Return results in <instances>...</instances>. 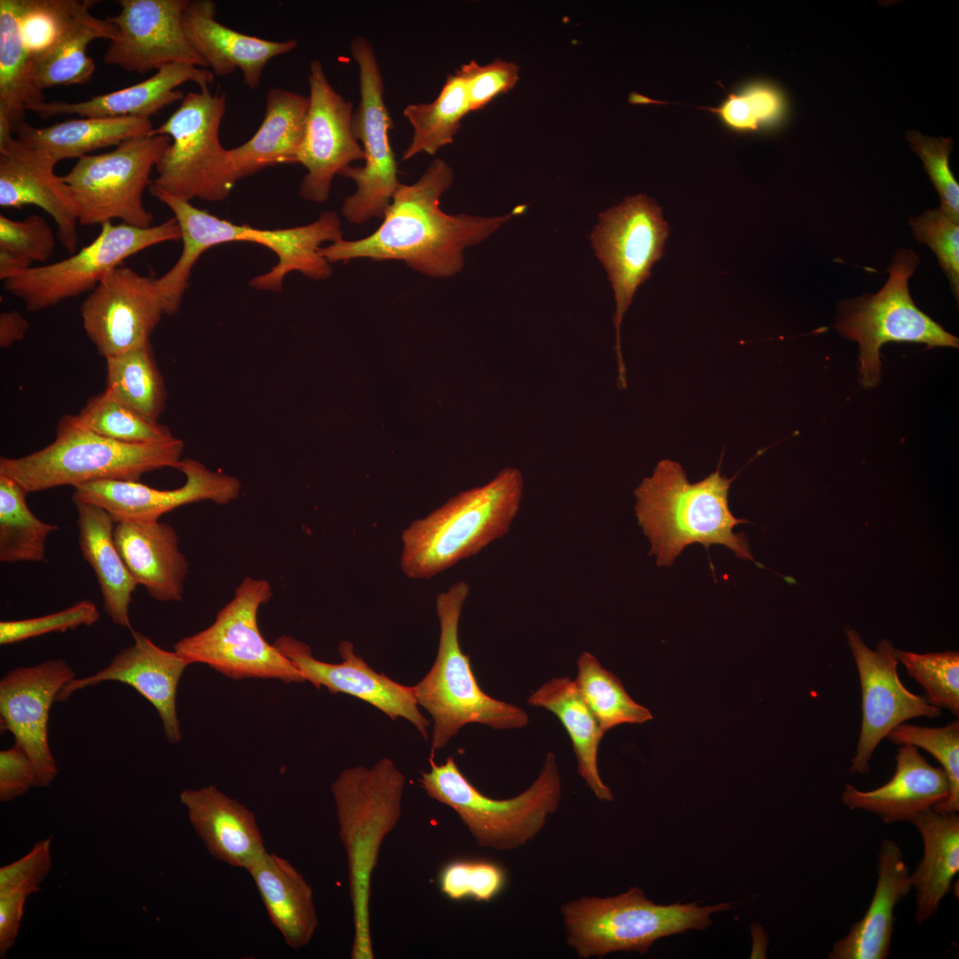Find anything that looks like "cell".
Instances as JSON below:
<instances>
[{"label": "cell", "mask_w": 959, "mask_h": 959, "mask_svg": "<svg viewBox=\"0 0 959 959\" xmlns=\"http://www.w3.org/2000/svg\"><path fill=\"white\" fill-rule=\"evenodd\" d=\"M170 138L145 135L124 140L111 151L77 159L61 176L82 226L122 223L149 227L154 215L144 206L143 192Z\"/></svg>", "instance_id": "cell-13"}, {"label": "cell", "mask_w": 959, "mask_h": 959, "mask_svg": "<svg viewBox=\"0 0 959 959\" xmlns=\"http://www.w3.org/2000/svg\"><path fill=\"white\" fill-rule=\"evenodd\" d=\"M898 662L924 689L927 701L959 715V653L916 654L897 649Z\"/></svg>", "instance_id": "cell-46"}, {"label": "cell", "mask_w": 959, "mask_h": 959, "mask_svg": "<svg viewBox=\"0 0 959 959\" xmlns=\"http://www.w3.org/2000/svg\"><path fill=\"white\" fill-rule=\"evenodd\" d=\"M669 226L662 208L646 194L628 196L598 214L590 234L595 255L605 268L615 300L614 325L618 385L626 388V369L621 349V324L638 287L662 257Z\"/></svg>", "instance_id": "cell-15"}, {"label": "cell", "mask_w": 959, "mask_h": 959, "mask_svg": "<svg viewBox=\"0 0 959 959\" xmlns=\"http://www.w3.org/2000/svg\"><path fill=\"white\" fill-rule=\"evenodd\" d=\"M273 596L265 579L246 577L234 598L204 630L174 644V651L190 664L203 663L235 680L277 679L286 684L305 682L301 672L262 636L258 613Z\"/></svg>", "instance_id": "cell-11"}, {"label": "cell", "mask_w": 959, "mask_h": 959, "mask_svg": "<svg viewBox=\"0 0 959 959\" xmlns=\"http://www.w3.org/2000/svg\"><path fill=\"white\" fill-rule=\"evenodd\" d=\"M519 470L502 469L490 481L450 497L401 533L400 569L409 579H431L477 555L505 535L522 500Z\"/></svg>", "instance_id": "cell-4"}, {"label": "cell", "mask_w": 959, "mask_h": 959, "mask_svg": "<svg viewBox=\"0 0 959 959\" xmlns=\"http://www.w3.org/2000/svg\"><path fill=\"white\" fill-rule=\"evenodd\" d=\"M732 908L729 903L657 905L638 887L608 898L583 897L561 907L567 942L578 957H603L617 951L648 952L660 938L688 930H704L711 915Z\"/></svg>", "instance_id": "cell-9"}, {"label": "cell", "mask_w": 959, "mask_h": 959, "mask_svg": "<svg viewBox=\"0 0 959 959\" xmlns=\"http://www.w3.org/2000/svg\"><path fill=\"white\" fill-rule=\"evenodd\" d=\"M527 702L553 713L566 729L573 745L577 772L600 801H613L614 795L601 780L598 767L600 741L606 733L568 677L552 678L531 693Z\"/></svg>", "instance_id": "cell-38"}, {"label": "cell", "mask_w": 959, "mask_h": 959, "mask_svg": "<svg viewBox=\"0 0 959 959\" xmlns=\"http://www.w3.org/2000/svg\"><path fill=\"white\" fill-rule=\"evenodd\" d=\"M114 540L128 570L151 598L161 602L182 600L189 565L170 525L120 520L114 527Z\"/></svg>", "instance_id": "cell-29"}, {"label": "cell", "mask_w": 959, "mask_h": 959, "mask_svg": "<svg viewBox=\"0 0 959 959\" xmlns=\"http://www.w3.org/2000/svg\"><path fill=\"white\" fill-rule=\"evenodd\" d=\"M28 205L51 216L62 247L75 253L79 222L67 185L53 169L39 162L0 118V206L20 210Z\"/></svg>", "instance_id": "cell-25"}, {"label": "cell", "mask_w": 959, "mask_h": 959, "mask_svg": "<svg viewBox=\"0 0 959 959\" xmlns=\"http://www.w3.org/2000/svg\"><path fill=\"white\" fill-rule=\"evenodd\" d=\"M188 0H118L119 13L107 18L116 28L103 60L144 74L171 64L207 67L185 32L183 13Z\"/></svg>", "instance_id": "cell-20"}, {"label": "cell", "mask_w": 959, "mask_h": 959, "mask_svg": "<svg viewBox=\"0 0 959 959\" xmlns=\"http://www.w3.org/2000/svg\"><path fill=\"white\" fill-rule=\"evenodd\" d=\"M153 129L150 118L78 117L44 128L24 122L14 133L39 162L54 170L60 161L116 147L131 138L148 135Z\"/></svg>", "instance_id": "cell-33"}, {"label": "cell", "mask_w": 959, "mask_h": 959, "mask_svg": "<svg viewBox=\"0 0 959 959\" xmlns=\"http://www.w3.org/2000/svg\"><path fill=\"white\" fill-rule=\"evenodd\" d=\"M106 392L149 419L157 421L167 392L150 342L106 359Z\"/></svg>", "instance_id": "cell-42"}, {"label": "cell", "mask_w": 959, "mask_h": 959, "mask_svg": "<svg viewBox=\"0 0 959 959\" xmlns=\"http://www.w3.org/2000/svg\"><path fill=\"white\" fill-rule=\"evenodd\" d=\"M908 867L899 844L883 840L877 857V881L868 910L849 932L834 943L829 959H886L894 930V909L912 888Z\"/></svg>", "instance_id": "cell-32"}, {"label": "cell", "mask_w": 959, "mask_h": 959, "mask_svg": "<svg viewBox=\"0 0 959 959\" xmlns=\"http://www.w3.org/2000/svg\"><path fill=\"white\" fill-rule=\"evenodd\" d=\"M28 892L0 896V957L5 958L19 933Z\"/></svg>", "instance_id": "cell-57"}, {"label": "cell", "mask_w": 959, "mask_h": 959, "mask_svg": "<svg viewBox=\"0 0 959 959\" xmlns=\"http://www.w3.org/2000/svg\"><path fill=\"white\" fill-rule=\"evenodd\" d=\"M309 107L297 163L307 172L299 186V195L309 202L322 203L329 196L336 175L357 160L365 161L362 147L353 130V109L328 80L318 59L310 62Z\"/></svg>", "instance_id": "cell-19"}, {"label": "cell", "mask_w": 959, "mask_h": 959, "mask_svg": "<svg viewBox=\"0 0 959 959\" xmlns=\"http://www.w3.org/2000/svg\"><path fill=\"white\" fill-rule=\"evenodd\" d=\"M77 511L78 543L99 583L106 614L115 624L131 630L129 607L137 585L115 540V521L103 508L72 498Z\"/></svg>", "instance_id": "cell-36"}, {"label": "cell", "mask_w": 959, "mask_h": 959, "mask_svg": "<svg viewBox=\"0 0 959 959\" xmlns=\"http://www.w3.org/2000/svg\"><path fill=\"white\" fill-rule=\"evenodd\" d=\"M131 634L134 639L131 646L123 648L107 666L96 673L74 678L59 692L57 701H66L75 692L101 682L128 685L156 709L167 741L178 743L182 733L177 713V691L190 663L176 651L160 647L141 632L132 630Z\"/></svg>", "instance_id": "cell-24"}, {"label": "cell", "mask_w": 959, "mask_h": 959, "mask_svg": "<svg viewBox=\"0 0 959 959\" xmlns=\"http://www.w3.org/2000/svg\"><path fill=\"white\" fill-rule=\"evenodd\" d=\"M350 53L359 67L360 102L353 111V130L361 142L365 164L349 166L342 176L356 183V191L342 206L343 216L361 224L373 217L383 218L399 188L398 164L389 131L392 119L384 100V80L370 42L363 36L351 41Z\"/></svg>", "instance_id": "cell-16"}, {"label": "cell", "mask_w": 959, "mask_h": 959, "mask_svg": "<svg viewBox=\"0 0 959 959\" xmlns=\"http://www.w3.org/2000/svg\"><path fill=\"white\" fill-rule=\"evenodd\" d=\"M848 644L859 673L861 687V726L850 771L866 774L880 741L897 725L918 717L935 718L940 709L923 695L910 692L897 671V649L882 639L876 649L868 648L857 630L845 628Z\"/></svg>", "instance_id": "cell-17"}, {"label": "cell", "mask_w": 959, "mask_h": 959, "mask_svg": "<svg viewBox=\"0 0 959 959\" xmlns=\"http://www.w3.org/2000/svg\"><path fill=\"white\" fill-rule=\"evenodd\" d=\"M29 328L28 320L16 310L4 311L0 314V346L9 348L22 340Z\"/></svg>", "instance_id": "cell-58"}, {"label": "cell", "mask_w": 959, "mask_h": 959, "mask_svg": "<svg viewBox=\"0 0 959 959\" xmlns=\"http://www.w3.org/2000/svg\"><path fill=\"white\" fill-rule=\"evenodd\" d=\"M55 249V234L43 217L32 214L15 220L0 215V250L31 266L33 262L49 260Z\"/></svg>", "instance_id": "cell-51"}, {"label": "cell", "mask_w": 959, "mask_h": 959, "mask_svg": "<svg viewBox=\"0 0 959 959\" xmlns=\"http://www.w3.org/2000/svg\"><path fill=\"white\" fill-rule=\"evenodd\" d=\"M58 4L59 0H19L21 36L33 56L48 47L56 36Z\"/></svg>", "instance_id": "cell-55"}, {"label": "cell", "mask_w": 959, "mask_h": 959, "mask_svg": "<svg viewBox=\"0 0 959 959\" xmlns=\"http://www.w3.org/2000/svg\"><path fill=\"white\" fill-rule=\"evenodd\" d=\"M188 82L196 83L199 88L209 86L214 82V74L205 67L194 65L171 64L138 83L96 95L87 100H44L28 107L27 110L42 118L63 115L78 117L150 118L165 107L182 100L185 96L177 88Z\"/></svg>", "instance_id": "cell-27"}, {"label": "cell", "mask_w": 959, "mask_h": 959, "mask_svg": "<svg viewBox=\"0 0 959 959\" xmlns=\"http://www.w3.org/2000/svg\"><path fill=\"white\" fill-rule=\"evenodd\" d=\"M75 674L63 659L9 670L0 681L1 732H10L36 770V787L49 786L59 769L48 738L51 707Z\"/></svg>", "instance_id": "cell-21"}, {"label": "cell", "mask_w": 959, "mask_h": 959, "mask_svg": "<svg viewBox=\"0 0 959 959\" xmlns=\"http://www.w3.org/2000/svg\"><path fill=\"white\" fill-rule=\"evenodd\" d=\"M308 107V97L280 87L267 91L258 129L245 143L228 149L240 179L274 165L297 163Z\"/></svg>", "instance_id": "cell-35"}, {"label": "cell", "mask_w": 959, "mask_h": 959, "mask_svg": "<svg viewBox=\"0 0 959 959\" xmlns=\"http://www.w3.org/2000/svg\"><path fill=\"white\" fill-rule=\"evenodd\" d=\"M80 313L84 332L107 359L150 342L165 306L155 279L120 266L90 292Z\"/></svg>", "instance_id": "cell-18"}, {"label": "cell", "mask_w": 959, "mask_h": 959, "mask_svg": "<svg viewBox=\"0 0 959 959\" xmlns=\"http://www.w3.org/2000/svg\"><path fill=\"white\" fill-rule=\"evenodd\" d=\"M273 646L301 672L305 681L317 689L322 686L332 693H345L362 700L384 713L392 720L402 717L428 739V719L420 712L412 686H403L384 673H377L354 652L353 644L344 640L338 646L340 663L316 659L305 642L288 635L279 637Z\"/></svg>", "instance_id": "cell-22"}, {"label": "cell", "mask_w": 959, "mask_h": 959, "mask_svg": "<svg viewBox=\"0 0 959 959\" xmlns=\"http://www.w3.org/2000/svg\"><path fill=\"white\" fill-rule=\"evenodd\" d=\"M99 616L96 605L84 599L63 610L43 616L2 621L0 644L12 645L52 632H65L81 626H91Z\"/></svg>", "instance_id": "cell-50"}, {"label": "cell", "mask_w": 959, "mask_h": 959, "mask_svg": "<svg viewBox=\"0 0 959 959\" xmlns=\"http://www.w3.org/2000/svg\"><path fill=\"white\" fill-rule=\"evenodd\" d=\"M35 767L27 752L16 742L0 751V801L8 802L36 786Z\"/></svg>", "instance_id": "cell-56"}, {"label": "cell", "mask_w": 959, "mask_h": 959, "mask_svg": "<svg viewBox=\"0 0 959 959\" xmlns=\"http://www.w3.org/2000/svg\"><path fill=\"white\" fill-rule=\"evenodd\" d=\"M898 745L909 744L931 754L941 765L948 782L947 797L932 807L941 813L959 812V720L954 719L945 726L926 727L902 723L886 737Z\"/></svg>", "instance_id": "cell-45"}, {"label": "cell", "mask_w": 959, "mask_h": 959, "mask_svg": "<svg viewBox=\"0 0 959 959\" xmlns=\"http://www.w3.org/2000/svg\"><path fill=\"white\" fill-rule=\"evenodd\" d=\"M216 14L213 1L188 0L183 25L191 45L218 76L240 69L243 83L256 89L268 62L297 46L295 39L273 41L236 31L217 20Z\"/></svg>", "instance_id": "cell-26"}, {"label": "cell", "mask_w": 959, "mask_h": 959, "mask_svg": "<svg viewBox=\"0 0 959 959\" xmlns=\"http://www.w3.org/2000/svg\"><path fill=\"white\" fill-rule=\"evenodd\" d=\"M892 779L881 787L862 791L845 784L842 802L851 810H864L885 823L911 822L921 812L934 807L949 793V782L939 767L930 765L913 745L897 750Z\"/></svg>", "instance_id": "cell-28"}, {"label": "cell", "mask_w": 959, "mask_h": 959, "mask_svg": "<svg viewBox=\"0 0 959 959\" xmlns=\"http://www.w3.org/2000/svg\"><path fill=\"white\" fill-rule=\"evenodd\" d=\"M148 188L152 196L170 209L181 234L183 247L179 258L164 274L155 279L170 315L179 311L192 270L200 257L210 248L222 243L250 242L276 254L277 264L250 281L257 289L281 291L285 276L293 271L313 280H324L332 273L330 264L320 250L324 242L343 239L341 221L334 211H325L317 220L305 226L261 229L220 218L152 185Z\"/></svg>", "instance_id": "cell-2"}, {"label": "cell", "mask_w": 959, "mask_h": 959, "mask_svg": "<svg viewBox=\"0 0 959 959\" xmlns=\"http://www.w3.org/2000/svg\"><path fill=\"white\" fill-rule=\"evenodd\" d=\"M28 490L0 474V561L45 562V543L58 526L37 518L27 503Z\"/></svg>", "instance_id": "cell-40"}, {"label": "cell", "mask_w": 959, "mask_h": 959, "mask_svg": "<svg viewBox=\"0 0 959 959\" xmlns=\"http://www.w3.org/2000/svg\"><path fill=\"white\" fill-rule=\"evenodd\" d=\"M226 109L225 92L212 93L205 86L187 93L169 118L149 132L170 138L152 186L189 202L228 197L240 178L219 139Z\"/></svg>", "instance_id": "cell-10"}, {"label": "cell", "mask_w": 959, "mask_h": 959, "mask_svg": "<svg viewBox=\"0 0 959 959\" xmlns=\"http://www.w3.org/2000/svg\"><path fill=\"white\" fill-rule=\"evenodd\" d=\"M44 99L33 76V54L21 36L19 0H0V118L14 133L28 107Z\"/></svg>", "instance_id": "cell-39"}, {"label": "cell", "mask_w": 959, "mask_h": 959, "mask_svg": "<svg viewBox=\"0 0 959 959\" xmlns=\"http://www.w3.org/2000/svg\"><path fill=\"white\" fill-rule=\"evenodd\" d=\"M576 664L575 682L605 733L622 724H644L653 719L650 710L637 703L620 678L604 668L592 654L583 652Z\"/></svg>", "instance_id": "cell-43"}, {"label": "cell", "mask_w": 959, "mask_h": 959, "mask_svg": "<svg viewBox=\"0 0 959 959\" xmlns=\"http://www.w3.org/2000/svg\"><path fill=\"white\" fill-rule=\"evenodd\" d=\"M699 108L717 114L724 124L735 131L748 132L775 123L782 115L784 99L776 88L758 83L728 94L717 107Z\"/></svg>", "instance_id": "cell-48"}, {"label": "cell", "mask_w": 959, "mask_h": 959, "mask_svg": "<svg viewBox=\"0 0 959 959\" xmlns=\"http://www.w3.org/2000/svg\"><path fill=\"white\" fill-rule=\"evenodd\" d=\"M405 777L390 758L370 768L343 770L331 784L339 836L348 868L353 907L352 959H373L370 931L371 878L386 836L401 815Z\"/></svg>", "instance_id": "cell-5"}, {"label": "cell", "mask_w": 959, "mask_h": 959, "mask_svg": "<svg viewBox=\"0 0 959 959\" xmlns=\"http://www.w3.org/2000/svg\"><path fill=\"white\" fill-rule=\"evenodd\" d=\"M469 592V584L459 581L437 596L440 638L436 659L429 672L412 686L418 705L433 720L432 752L442 749L468 724L503 730L523 728L529 721L522 708L495 699L480 688L470 657L462 651L458 627Z\"/></svg>", "instance_id": "cell-7"}, {"label": "cell", "mask_w": 959, "mask_h": 959, "mask_svg": "<svg viewBox=\"0 0 959 959\" xmlns=\"http://www.w3.org/2000/svg\"><path fill=\"white\" fill-rule=\"evenodd\" d=\"M907 138L911 148L922 159L925 170L939 193V208L953 219L959 221V184L948 164L949 153L953 147L952 139L925 137L915 131H909Z\"/></svg>", "instance_id": "cell-52"}, {"label": "cell", "mask_w": 959, "mask_h": 959, "mask_svg": "<svg viewBox=\"0 0 959 959\" xmlns=\"http://www.w3.org/2000/svg\"><path fill=\"white\" fill-rule=\"evenodd\" d=\"M184 442L176 437L130 444L101 436L75 415L62 416L55 440L28 455L0 458V474L21 484L28 493L107 480L139 481L145 473L179 468Z\"/></svg>", "instance_id": "cell-6"}, {"label": "cell", "mask_w": 959, "mask_h": 959, "mask_svg": "<svg viewBox=\"0 0 959 959\" xmlns=\"http://www.w3.org/2000/svg\"><path fill=\"white\" fill-rule=\"evenodd\" d=\"M453 179L448 163L434 159L416 182L400 185L374 233L360 240L340 239L322 247L321 255L329 264L355 258L401 260L432 277L457 273L464 266L465 248L486 240L526 206L491 218L447 214L440 198Z\"/></svg>", "instance_id": "cell-1"}, {"label": "cell", "mask_w": 959, "mask_h": 959, "mask_svg": "<svg viewBox=\"0 0 959 959\" xmlns=\"http://www.w3.org/2000/svg\"><path fill=\"white\" fill-rule=\"evenodd\" d=\"M733 480L717 468L690 483L684 468L668 459L660 461L653 474L642 480L634 491V511L650 541L649 555L655 556L658 566H671L686 546L695 543L707 549L722 544L738 558L754 561L746 536L733 532L738 524L749 521L734 517L729 509Z\"/></svg>", "instance_id": "cell-3"}, {"label": "cell", "mask_w": 959, "mask_h": 959, "mask_svg": "<svg viewBox=\"0 0 959 959\" xmlns=\"http://www.w3.org/2000/svg\"><path fill=\"white\" fill-rule=\"evenodd\" d=\"M96 3L59 0L56 36L48 47L33 56V76L40 90L91 81L95 63L87 55L89 44L95 39L111 41L118 33L108 19L91 13Z\"/></svg>", "instance_id": "cell-31"}, {"label": "cell", "mask_w": 959, "mask_h": 959, "mask_svg": "<svg viewBox=\"0 0 959 959\" xmlns=\"http://www.w3.org/2000/svg\"><path fill=\"white\" fill-rule=\"evenodd\" d=\"M919 263L912 250L901 249L892 257L889 279L876 294L840 304L836 328L860 345V382L872 387L881 376L880 348L887 342H913L935 346L958 347V338L916 307L908 289V279Z\"/></svg>", "instance_id": "cell-12"}, {"label": "cell", "mask_w": 959, "mask_h": 959, "mask_svg": "<svg viewBox=\"0 0 959 959\" xmlns=\"http://www.w3.org/2000/svg\"><path fill=\"white\" fill-rule=\"evenodd\" d=\"M429 764V771L420 772L422 789L452 808L481 847L509 851L526 844L543 828L561 799V776L552 752L546 754L531 786L507 799L481 793L460 771L453 755L437 764L432 752Z\"/></svg>", "instance_id": "cell-8"}, {"label": "cell", "mask_w": 959, "mask_h": 959, "mask_svg": "<svg viewBox=\"0 0 959 959\" xmlns=\"http://www.w3.org/2000/svg\"><path fill=\"white\" fill-rule=\"evenodd\" d=\"M911 823L923 843V858L909 876L916 891L915 918L920 925L937 913L959 872V816L930 808L919 812Z\"/></svg>", "instance_id": "cell-37"}, {"label": "cell", "mask_w": 959, "mask_h": 959, "mask_svg": "<svg viewBox=\"0 0 959 959\" xmlns=\"http://www.w3.org/2000/svg\"><path fill=\"white\" fill-rule=\"evenodd\" d=\"M180 801L196 834L216 860L245 869L266 851L255 814L214 785L185 789Z\"/></svg>", "instance_id": "cell-30"}, {"label": "cell", "mask_w": 959, "mask_h": 959, "mask_svg": "<svg viewBox=\"0 0 959 959\" xmlns=\"http://www.w3.org/2000/svg\"><path fill=\"white\" fill-rule=\"evenodd\" d=\"M178 470L186 476L184 485L178 488L156 489L140 481L107 480L74 487L72 498L105 509L116 523L125 519L159 520L163 514L183 505L201 501L227 504L240 495L238 479L212 471L197 460L182 459Z\"/></svg>", "instance_id": "cell-23"}, {"label": "cell", "mask_w": 959, "mask_h": 959, "mask_svg": "<svg viewBox=\"0 0 959 959\" xmlns=\"http://www.w3.org/2000/svg\"><path fill=\"white\" fill-rule=\"evenodd\" d=\"M245 869L286 944L293 949L306 946L319 918L312 888L301 873L286 859L266 851Z\"/></svg>", "instance_id": "cell-34"}, {"label": "cell", "mask_w": 959, "mask_h": 959, "mask_svg": "<svg viewBox=\"0 0 959 959\" xmlns=\"http://www.w3.org/2000/svg\"><path fill=\"white\" fill-rule=\"evenodd\" d=\"M909 224L915 239L927 244L936 254L949 281L950 288L958 299L959 221L937 208L925 210L921 216L911 218Z\"/></svg>", "instance_id": "cell-49"}, {"label": "cell", "mask_w": 959, "mask_h": 959, "mask_svg": "<svg viewBox=\"0 0 959 959\" xmlns=\"http://www.w3.org/2000/svg\"><path fill=\"white\" fill-rule=\"evenodd\" d=\"M506 882V872L501 865L480 859L448 861L438 876L440 892L455 901L490 902L503 892Z\"/></svg>", "instance_id": "cell-47"}, {"label": "cell", "mask_w": 959, "mask_h": 959, "mask_svg": "<svg viewBox=\"0 0 959 959\" xmlns=\"http://www.w3.org/2000/svg\"><path fill=\"white\" fill-rule=\"evenodd\" d=\"M469 112L471 108L463 80L456 73L448 75L433 101L409 104L403 109V115L414 132L401 160H408L421 152L434 155L440 147L450 144L464 116Z\"/></svg>", "instance_id": "cell-41"}, {"label": "cell", "mask_w": 959, "mask_h": 959, "mask_svg": "<svg viewBox=\"0 0 959 959\" xmlns=\"http://www.w3.org/2000/svg\"><path fill=\"white\" fill-rule=\"evenodd\" d=\"M180 239L174 218L146 228L107 222L79 251L54 263L31 266L4 281V289L20 299L28 311H43L91 292L110 272L140 251Z\"/></svg>", "instance_id": "cell-14"}, {"label": "cell", "mask_w": 959, "mask_h": 959, "mask_svg": "<svg viewBox=\"0 0 959 959\" xmlns=\"http://www.w3.org/2000/svg\"><path fill=\"white\" fill-rule=\"evenodd\" d=\"M519 67L514 62L496 59L484 66L471 60L456 74L464 83L471 111H476L498 94L511 90L519 78Z\"/></svg>", "instance_id": "cell-53"}, {"label": "cell", "mask_w": 959, "mask_h": 959, "mask_svg": "<svg viewBox=\"0 0 959 959\" xmlns=\"http://www.w3.org/2000/svg\"><path fill=\"white\" fill-rule=\"evenodd\" d=\"M52 836L36 842L20 860L0 868V896L15 892L36 893L52 867Z\"/></svg>", "instance_id": "cell-54"}, {"label": "cell", "mask_w": 959, "mask_h": 959, "mask_svg": "<svg viewBox=\"0 0 959 959\" xmlns=\"http://www.w3.org/2000/svg\"><path fill=\"white\" fill-rule=\"evenodd\" d=\"M75 416L90 430L123 443L144 444L173 437L166 425L147 418L106 391L90 398Z\"/></svg>", "instance_id": "cell-44"}]
</instances>
